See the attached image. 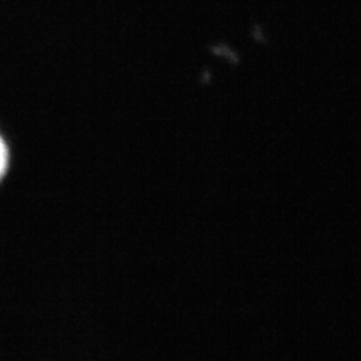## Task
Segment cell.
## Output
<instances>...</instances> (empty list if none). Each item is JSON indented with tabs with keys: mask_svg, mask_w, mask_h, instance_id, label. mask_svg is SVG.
<instances>
[{
	"mask_svg": "<svg viewBox=\"0 0 361 361\" xmlns=\"http://www.w3.org/2000/svg\"><path fill=\"white\" fill-rule=\"evenodd\" d=\"M6 166H7V150H6V145L0 140V177L3 176Z\"/></svg>",
	"mask_w": 361,
	"mask_h": 361,
	"instance_id": "1",
	"label": "cell"
}]
</instances>
